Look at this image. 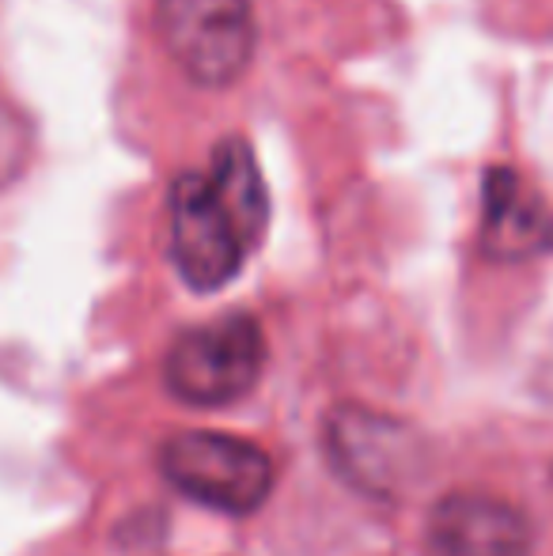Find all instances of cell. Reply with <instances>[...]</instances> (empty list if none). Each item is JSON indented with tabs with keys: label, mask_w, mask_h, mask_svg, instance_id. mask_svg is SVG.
Listing matches in <instances>:
<instances>
[{
	"label": "cell",
	"mask_w": 553,
	"mask_h": 556,
	"mask_svg": "<svg viewBox=\"0 0 553 556\" xmlns=\"http://www.w3.org/2000/svg\"><path fill=\"white\" fill-rule=\"evenodd\" d=\"M269 198L259 163L239 137L216 144L205 170H190L171 190V257L198 292L224 288L262 242Z\"/></svg>",
	"instance_id": "obj_1"
},
{
	"label": "cell",
	"mask_w": 553,
	"mask_h": 556,
	"mask_svg": "<svg viewBox=\"0 0 553 556\" xmlns=\"http://www.w3.org/2000/svg\"><path fill=\"white\" fill-rule=\"evenodd\" d=\"M262 367H266L262 326L251 315H228L178 337L163 364V379L178 402L213 409L251 394Z\"/></svg>",
	"instance_id": "obj_2"
},
{
	"label": "cell",
	"mask_w": 553,
	"mask_h": 556,
	"mask_svg": "<svg viewBox=\"0 0 553 556\" xmlns=\"http://www.w3.org/2000/svg\"><path fill=\"white\" fill-rule=\"evenodd\" d=\"M160 469L183 496L247 515L274 492V462L262 446L221 432H175L160 446Z\"/></svg>",
	"instance_id": "obj_3"
},
{
	"label": "cell",
	"mask_w": 553,
	"mask_h": 556,
	"mask_svg": "<svg viewBox=\"0 0 553 556\" xmlns=\"http://www.w3.org/2000/svg\"><path fill=\"white\" fill-rule=\"evenodd\" d=\"M155 27L178 68L205 88H224L251 65V0H155Z\"/></svg>",
	"instance_id": "obj_4"
},
{
	"label": "cell",
	"mask_w": 553,
	"mask_h": 556,
	"mask_svg": "<svg viewBox=\"0 0 553 556\" xmlns=\"http://www.w3.org/2000/svg\"><path fill=\"white\" fill-rule=\"evenodd\" d=\"M326 446L341 477L368 496H391L414 473L417 443H410V428L368 409H334L326 425Z\"/></svg>",
	"instance_id": "obj_5"
},
{
	"label": "cell",
	"mask_w": 553,
	"mask_h": 556,
	"mask_svg": "<svg viewBox=\"0 0 553 556\" xmlns=\"http://www.w3.org/2000/svg\"><path fill=\"white\" fill-rule=\"evenodd\" d=\"M432 556H527L531 527L508 500L486 492H451L428 519Z\"/></svg>",
	"instance_id": "obj_6"
},
{
	"label": "cell",
	"mask_w": 553,
	"mask_h": 556,
	"mask_svg": "<svg viewBox=\"0 0 553 556\" xmlns=\"http://www.w3.org/2000/svg\"><path fill=\"white\" fill-rule=\"evenodd\" d=\"M481 239L493 257L519 262L553 247V216L542 198L508 167H493L486 175V213Z\"/></svg>",
	"instance_id": "obj_7"
}]
</instances>
